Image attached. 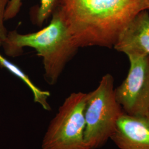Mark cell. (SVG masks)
Instances as JSON below:
<instances>
[{"label":"cell","instance_id":"6da1fadb","mask_svg":"<svg viewBox=\"0 0 149 149\" xmlns=\"http://www.w3.org/2000/svg\"><path fill=\"white\" fill-rule=\"evenodd\" d=\"M55 10L79 49L113 47L129 22L148 10L145 0H58Z\"/></svg>","mask_w":149,"mask_h":149},{"label":"cell","instance_id":"7a4b0ae2","mask_svg":"<svg viewBox=\"0 0 149 149\" xmlns=\"http://www.w3.org/2000/svg\"><path fill=\"white\" fill-rule=\"evenodd\" d=\"M2 44L5 53L12 57L19 55L23 48L34 49L38 55L43 58L45 79L51 85L57 82L66 65L79 49L56 10L52 13L48 26L38 32L26 34L12 31L7 33Z\"/></svg>","mask_w":149,"mask_h":149},{"label":"cell","instance_id":"3957f363","mask_svg":"<svg viewBox=\"0 0 149 149\" xmlns=\"http://www.w3.org/2000/svg\"><path fill=\"white\" fill-rule=\"evenodd\" d=\"M114 84V77L107 74L96 89L88 93L84 138L90 149H98L111 139L124 113L117 100Z\"/></svg>","mask_w":149,"mask_h":149},{"label":"cell","instance_id":"277c9868","mask_svg":"<svg viewBox=\"0 0 149 149\" xmlns=\"http://www.w3.org/2000/svg\"><path fill=\"white\" fill-rule=\"evenodd\" d=\"M87 96L74 92L65 100L48 126L42 149H90L84 138Z\"/></svg>","mask_w":149,"mask_h":149},{"label":"cell","instance_id":"5b68a950","mask_svg":"<svg viewBox=\"0 0 149 149\" xmlns=\"http://www.w3.org/2000/svg\"><path fill=\"white\" fill-rule=\"evenodd\" d=\"M128 58L127 76L115 88L117 100L125 113L149 117V55Z\"/></svg>","mask_w":149,"mask_h":149},{"label":"cell","instance_id":"8992f818","mask_svg":"<svg viewBox=\"0 0 149 149\" xmlns=\"http://www.w3.org/2000/svg\"><path fill=\"white\" fill-rule=\"evenodd\" d=\"M113 48L128 57L149 55V13L147 10L141 11L129 22Z\"/></svg>","mask_w":149,"mask_h":149},{"label":"cell","instance_id":"52a82bcc","mask_svg":"<svg viewBox=\"0 0 149 149\" xmlns=\"http://www.w3.org/2000/svg\"><path fill=\"white\" fill-rule=\"evenodd\" d=\"M111 139L119 149H149V117L124 112Z\"/></svg>","mask_w":149,"mask_h":149},{"label":"cell","instance_id":"ba28073f","mask_svg":"<svg viewBox=\"0 0 149 149\" xmlns=\"http://www.w3.org/2000/svg\"><path fill=\"white\" fill-rule=\"evenodd\" d=\"M0 65L10 71L12 74L25 83L30 88L33 95L34 101L39 104L45 110L50 111L51 107L48 103V98L50 96L48 91H43L38 88L32 82L29 77L19 67L15 64L9 61L0 54Z\"/></svg>","mask_w":149,"mask_h":149},{"label":"cell","instance_id":"9c48e42d","mask_svg":"<svg viewBox=\"0 0 149 149\" xmlns=\"http://www.w3.org/2000/svg\"><path fill=\"white\" fill-rule=\"evenodd\" d=\"M22 0H9L6 6L4 18L5 21L15 17L20 11ZM40 5L37 14V23L41 26L46 19L50 17L56 9L58 0H40Z\"/></svg>","mask_w":149,"mask_h":149},{"label":"cell","instance_id":"30bf717a","mask_svg":"<svg viewBox=\"0 0 149 149\" xmlns=\"http://www.w3.org/2000/svg\"><path fill=\"white\" fill-rule=\"evenodd\" d=\"M9 0H0V42L2 43L7 35V32L4 26L5 13L6 6Z\"/></svg>","mask_w":149,"mask_h":149},{"label":"cell","instance_id":"8fae6325","mask_svg":"<svg viewBox=\"0 0 149 149\" xmlns=\"http://www.w3.org/2000/svg\"><path fill=\"white\" fill-rule=\"evenodd\" d=\"M145 1L147 7V10H149V0H145Z\"/></svg>","mask_w":149,"mask_h":149},{"label":"cell","instance_id":"7c38bea8","mask_svg":"<svg viewBox=\"0 0 149 149\" xmlns=\"http://www.w3.org/2000/svg\"><path fill=\"white\" fill-rule=\"evenodd\" d=\"M1 44H2V43H1V42H0V45H1Z\"/></svg>","mask_w":149,"mask_h":149},{"label":"cell","instance_id":"4fadbf2b","mask_svg":"<svg viewBox=\"0 0 149 149\" xmlns=\"http://www.w3.org/2000/svg\"></svg>","mask_w":149,"mask_h":149}]
</instances>
